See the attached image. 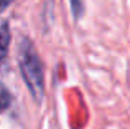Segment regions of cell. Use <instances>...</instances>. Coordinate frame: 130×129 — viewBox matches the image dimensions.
<instances>
[{
	"label": "cell",
	"instance_id": "cell-5",
	"mask_svg": "<svg viewBox=\"0 0 130 129\" xmlns=\"http://www.w3.org/2000/svg\"><path fill=\"white\" fill-rule=\"evenodd\" d=\"M12 2H13V0H0V13H2Z\"/></svg>",
	"mask_w": 130,
	"mask_h": 129
},
{
	"label": "cell",
	"instance_id": "cell-3",
	"mask_svg": "<svg viewBox=\"0 0 130 129\" xmlns=\"http://www.w3.org/2000/svg\"><path fill=\"white\" fill-rule=\"evenodd\" d=\"M10 103H12V96H10V93L7 91L5 86L0 84V111L7 109V108L10 106Z\"/></svg>",
	"mask_w": 130,
	"mask_h": 129
},
{
	"label": "cell",
	"instance_id": "cell-2",
	"mask_svg": "<svg viewBox=\"0 0 130 129\" xmlns=\"http://www.w3.org/2000/svg\"><path fill=\"white\" fill-rule=\"evenodd\" d=\"M8 45H10V30L7 23H2L0 25V61L7 56Z\"/></svg>",
	"mask_w": 130,
	"mask_h": 129
},
{
	"label": "cell",
	"instance_id": "cell-4",
	"mask_svg": "<svg viewBox=\"0 0 130 129\" xmlns=\"http://www.w3.org/2000/svg\"><path fill=\"white\" fill-rule=\"evenodd\" d=\"M79 3H83V2H81V0H73V8H74L76 17H79L81 13H83V10H79Z\"/></svg>",
	"mask_w": 130,
	"mask_h": 129
},
{
	"label": "cell",
	"instance_id": "cell-1",
	"mask_svg": "<svg viewBox=\"0 0 130 129\" xmlns=\"http://www.w3.org/2000/svg\"><path fill=\"white\" fill-rule=\"evenodd\" d=\"M18 61L22 68V74L26 81V86L31 91L36 101H43L44 96V83H43V64L36 53L35 46L30 40L23 38L18 48Z\"/></svg>",
	"mask_w": 130,
	"mask_h": 129
}]
</instances>
